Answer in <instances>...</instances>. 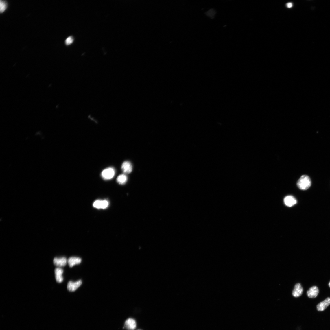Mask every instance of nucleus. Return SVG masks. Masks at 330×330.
Wrapping results in <instances>:
<instances>
[{"label":"nucleus","instance_id":"11","mask_svg":"<svg viewBox=\"0 0 330 330\" xmlns=\"http://www.w3.org/2000/svg\"><path fill=\"white\" fill-rule=\"evenodd\" d=\"M63 273V270L60 268H57L55 269V278L58 283H61L63 282V278L62 275Z\"/></svg>","mask_w":330,"mask_h":330},{"label":"nucleus","instance_id":"1","mask_svg":"<svg viewBox=\"0 0 330 330\" xmlns=\"http://www.w3.org/2000/svg\"><path fill=\"white\" fill-rule=\"evenodd\" d=\"M311 184L310 177L306 175L302 176L297 183L298 188L302 190H306L311 187Z\"/></svg>","mask_w":330,"mask_h":330},{"label":"nucleus","instance_id":"3","mask_svg":"<svg viewBox=\"0 0 330 330\" xmlns=\"http://www.w3.org/2000/svg\"><path fill=\"white\" fill-rule=\"evenodd\" d=\"M82 281L81 280H79L75 282L69 281L67 285V289L70 292L74 291L82 285Z\"/></svg>","mask_w":330,"mask_h":330},{"label":"nucleus","instance_id":"17","mask_svg":"<svg viewBox=\"0 0 330 330\" xmlns=\"http://www.w3.org/2000/svg\"><path fill=\"white\" fill-rule=\"evenodd\" d=\"M293 4L291 3H288L286 4L287 7L289 8H292L293 6Z\"/></svg>","mask_w":330,"mask_h":330},{"label":"nucleus","instance_id":"5","mask_svg":"<svg viewBox=\"0 0 330 330\" xmlns=\"http://www.w3.org/2000/svg\"><path fill=\"white\" fill-rule=\"evenodd\" d=\"M330 305V298L328 297L323 301L321 302L317 306V309L319 311H322L325 310Z\"/></svg>","mask_w":330,"mask_h":330},{"label":"nucleus","instance_id":"6","mask_svg":"<svg viewBox=\"0 0 330 330\" xmlns=\"http://www.w3.org/2000/svg\"><path fill=\"white\" fill-rule=\"evenodd\" d=\"M67 262L66 257H63L60 258L56 257L53 259V263L54 265L58 267H64L66 266Z\"/></svg>","mask_w":330,"mask_h":330},{"label":"nucleus","instance_id":"13","mask_svg":"<svg viewBox=\"0 0 330 330\" xmlns=\"http://www.w3.org/2000/svg\"><path fill=\"white\" fill-rule=\"evenodd\" d=\"M128 178L125 174H122L119 176L117 178V182L120 185H123L125 184L127 182Z\"/></svg>","mask_w":330,"mask_h":330},{"label":"nucleus","instance_id":"2","mask_svg":"<svg viewBox=\"0 0 330 330\" xmlns=\"http://www.w3.org/2000/svg\"><path fill=\"white\" fill-rule=\"evenodd\" d=\"M115 171L112 167L105 169L101 173V176L103 179L106 180L111 179L115 176Z\"/></svg>","mask_w":330,"mask_h":330},{"label":"nucleus","instance_id":"14","mask_svg":"<svg viewBox=\"0 0 330 330\" xmlns=\"http://www.w3.org/2000/svg\"><path fill=\"white\" fill-rule=\"evenodd\" d=\"M0 11L1 13H3L7 8V3L5 1H1L0 3Z\"/></svg>","mask_w":330,"mask_h":330},{"label":"nucleus","instance_id":"16","mask_svg":"<svg viewBox=\"0 0 330 330\" xmlns=\"http://www.w3.org/2000/svg\"><path fill=\"white\" fill-rule=\"evenodd\" d=\"M73 38L72 36L69 37L66 40V44L67 45L71 44L73 43Z\"/></svg>","mask_w":330,"mask_h":330},{"label":"nucleus","instance_id":"18","mask_svg":"<svg viewBox=\"0 0 330 330\" xmlns=\"http://www.w3.org/2000/svg\"><path fill=\"white\" fill-rule=\"evenodd\" d=\"M329 287L330 288V282H329Z\"/></svg>","mask_w":330,"mask_h":330},{"label":"nucleus","instance_id":"4","mask_svg":"<svg viewBox=\"0 0 330 330\" xmlns=\"http://www.w3.org/2000/svg\"><path fill=\"white\" fill-rule=\"evenodd\" d=\"M319 293V289L316 286L311 287L307 293V296L310 298H315L317 296Z\"/></svg>","mask_w":330,"mask_h":330},{"label":"nucleus","instance_id":"10","mask_svg":"<svg viewBox=\"0 0 330 330\" xmlns=\"http://www.w3.org/2000/svg\"><path fill=\"white\" fill-rule=\"evenodd\" d=\"M136 327V322L133 319L128 318L125 322V327L128 330H134Z\"/></svg>","mask_w":330,"mask_h":330},{"label":"nucleus","instance_id":"9","mask_svg":"<svg viewBox=\"0 0 330 330\" xmlns=\"http://www.w3.org/2000/svg\"><path fill=\"white\" fill-rule=\"evenodd\" d=\"M284 202L286 206L289 207H293L297 203V200L293 196H287L284 199Z\"/></svg>","mask_w":330,"mask_h":330},{"label":"nucleus","instance_id":"8","mask_svg":"<svg viewBox=\"0 0 330 330\" xmlns=\"http://www.w3.org/2000/svg\"><path fill=\"white\" fill-rule=\"evenodd\" d=\"M303 292V289L300 283H297L295 286L292 292V295L295 297L300 296Z\"/></svg>","mask_w":330,"mask_h":330},{"label":"nucleus","instance_id":"12","mask_svg":"<svg viewBox=\"0 0 330 330\" xmlns=\"http://www.w3.org/2000/svg\"><path fill=\"white\" fill-rule=\"evenodd\" d=\"M82 261L81 258L77 257H71L69 258L67 262L70 267H73L75 265L80 264Z\"/></svg>","mask_w":330,"mask_h":330},{"label":"nucleus","instance_id":"15","mask_svg":"<svg viewBox=\"0 0 330 330\" xmlns=\"http://www.w3.org/2000/svg\"><path fill=\"white\" fill-rule=\"evenodd\" d=\"M109 205V203L107 200H101L100 203V209H104L106 208Z\"/></svg>","mask_w":330,"mask_h":330},{"label":"nucleus","instance_id":"7","mask_svg":"<svg viewBox=\"0 0 330 330\" xmlns=\"http://www.w3.org/2000/svg\"><path fill=\"white\" fill-rule=\"evenodd\" d=\"M121 169L125 174H129L132 170V166L130 162L125 161L123 162L121 166Z\"/></svg>","mask_w":330,"mask_h":330}]
</instances>
